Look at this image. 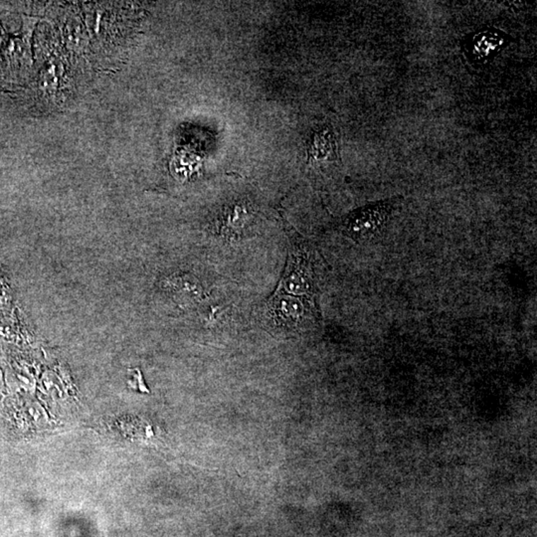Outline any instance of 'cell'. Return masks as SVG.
Listing matches in <instances>:
<instances>
[{
    "label": "cell",
    "instance_id": "6da1fadb",
    "mask_svg": "<svg viewBox=\"0 0 537 537\" xmlns=\"http://www.w3.org/2000/svg\"><path fill=\"white\" fill-rule=\"evenodd\" d=\"M404 201L403 196L370 203L352 211L344 218V233L356 242H369L381 237L390 228Z\"/></svg>",
    "mask_w": 537,
    "mask_h": 537
},
{
    "label": "cell",
    "instance_id": "7a4b0ae2",
    "mask_svg": "<svg viewBox=\"0 0 537 537\" xmlns=\"http://www.w3.org/2000/svg\"><path fill=\"white\" fill-rule=\"evenodd\" d=\"M267 317L274 325L284 329H298L318 322L315 303L308 296H298L278 291L266 308Z\"/></svg>",
    "mask_w": 537,
    "mask_h": 537
},
{
    "label": "cell",
    "instance_id": "3957f363",
    "mask_svg": "<svg viewBox=\"0 0 537 537\" xmlns=\"http://www.w3.org/2000/svg\"><path fill=\"white\" fill-rule=\"evenodd\" d=\"M280 289L289 295L308 298L315 296L317 291L315 273L310 260L302 253H295L291 257Z\"/></svg>",
    "mask_w": 537,
    "mask_h": 537
},
{
    "label": "cell",
    "instance_id": "277c9868",
    "mask_svg": "<svg viewBox=\"0 0 537 537\" xmlns=\"http://www.w3.org/2000/svg\"><path fill=\"white\" fill-rule=\"evenodd\" d=\"M310 164H332L339 162V145L334 131L329 126H322L313 132L308 147Z\"/></svg>",
    "mask_w": 537,
    "mask_h": 537
},
{
    "label": "cell",
    "instance_id": "5b68a950",
    "mask_svg": "<svg viewBox=\"0 0 537 537\" xmlns=\"http://www.w3.org/2000/svg\"><path fill=\"white\" fill-rule=\"evenodd\" d=\"M249 219L250 213L246 205L242 203L236 204L226 214L225 229L229 231V234L240 232L246 226Z\"/></svg>",
    "mask_w": 537,
    "mask_h": 537
}]
</instances>
